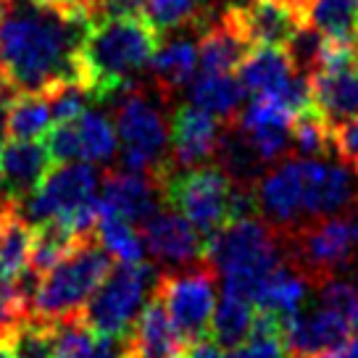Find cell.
Segmentation results:
<instances>
[{
    "label": "cell",
    "mask_w": 358,
    "mask_h": 358,
    "mask_svg": "<svg viewBox=\"0 0 358 358\" xmlns=\"http://www.w3.org/2000/svg\"><path fill=\"white\" fill-rule=\"evenodd\" d=\"M95 16L82 0L37 6L8 0L0 24V79L16 92H48L61 82H85V34Z\"/></svg>",
    "instance_id": "obj_1"
},
{
    "label": "cell",
    "mask_w": 358,
    "mask_h": 358,
    "mask_svg": "<svg viewBox=\"0 0 358 358\" xmlns=\"http://www.w3.org/2000/svg\"><path fill=\"white\" fill-rule=\"evenodd\" d=\"M161 34L140 13H113L95 19L85 34L82 58L95 103H108L156 56Z\"/></svg>",
    "instance_id": "obj_2"
},
{
    "label": "cell",
    "mask_w": 358,
    "mask_h": 358,
    "mask_svg": "<svg viewBox=\"0 0 358 358\" xmlns=\"http://www.w3.org/2000/svg\"><path fill=\"white\" fill-rule=\"evenodd\" d=\"M206 261L222 274L224 292H235L253 303L261 282L285 264L282 232L261 216L227 222L206 237Z\"/></svg>",
    "instance_id": "obj_3"
},
{
    "label": "cell",
    "mask_w": 358,
    "mask_h": 358,
    "mask_svg": "<svg viewBox=\"0 0 358 358\" xmlns=\"http://www.w3.org/2000/svg\"><path fill=\"white\" fill-rule=\"evenodd\" d=\"M108 103H113V127L122 140V169L150 174L161 185L171 171L166 156L169 122L161 111V103H166V98L153 85L134 79Z\"/></svg>",
    "instance_id": "obj_4"
},
{
    "label": "cell",
    "mask_w": 358,
    "mask_h": 358,
    "mask_svg": "<svg viewBox=\"0 0 358 358\" xmlns=\"http://www.w3.org/2000/svg\"><path fill=\"white\" fill-rule=\"evenodd\" d=\"M111 266L113 258L101 245L98 235L82 240L64 261L40 277L32 301V319L43 324H58L61 319L79 316Z\"/></svg>",
    "instance_id": "obj_5"
},
{
    "label": "cell",
    "mask_w": 358,
    "mask_h": 358,
    "mask_svg": "<svg viewBox=\"0 0 358 358\" xmlns=\"http://www.w3.org/2000/svg\"><path fill=\"white\" fill-rule=\"evenodd\" d=\"M285 258L311 280V285L332 280L337 271L358 261V216L335 213L316 222H303L292 229H280Z\"/></svg>",
    "instance_id": "obj_6"
},
{
    "label": "cell",
    "mask_w": 358,
    "mask_h": 358,
    "mask_svg": "<svg viewBox=\"0 0 358 358\" xmlns=\"http://www.w3.org/2000/svg\"><path fill=\"white\" fill-rule=\"evenodd\" d=\"M161 195L169 208L179 211L187 222L211 237L235 211V179L219 164H201L192 169H174L161 182Z\"/></svg>",
    "instance_id": "obj_7"
},
{
    "label": "cell",
    "mask_w": 358,
    "mask_h": 358,
    "mask_svg": "<svg viewBox=\"0 0 358 358\" xmlns=\"http://www.w3.org/2000/svg\"><path fill=\"white\" fill-rule=\"evenodd\" d=\"M158 282L156 266L145 261L140 264H113L106 280L92 292L90 303L85 306V322L98 335L124 337L132 329L134 319L140 316L145 301L153 295Z\"/></svg>",
    "instance_id": "obj_8"
},
{
    "label": "cell",
    "mask_w": 358,
    "mask_h": 358,
    "mask_svg": "<svg viewBox=\"0 0 358 358\" xmlns=\"http://www.w3.org/2000/svg\"><path fill=\"white\" fill-rule=\"evenodd\" d=\"M156 295L164 301L171 324L185 345L211 335L216 308V268L208 261L158 274Z\"/></svg>",
    "instance_id": "obj_9"
},
{
    "label": "cell",
    "mask_w": 358,
    "mask_h": 358,
    "mask_svg": "<svg viewBox=\"0 0 358 358\" xmlns=\"http://www.w3.org/2000/svg\"><path fill=\"white\" fill-rule=\"evenodd\" d=\"M98 185H101V174L95 164H87V161L58 164V166H50L43 182L24 201L16 203V211L32 227L48 219H58L90 201L92 195H98L95 192Z\"/></svg>",
    "instance_id": "obj_10"
},
{
    "label": "cell",
    "mask_w": 358,
    "mask_h": 358,
    "mask_svg": "<svg viewBox=\"0 0 358 358\" xmlns=\"http://www.w3.org/2000/svg\"><path fill=\"white\" fill-rule=\"evenodd\" d=\"M358 329L327 303L303 306L285 322L287 358H329L343 353Z\"/></svg>",
    "instance_id": "obj_11"
},
{
    "label": "cell",
    "mask_w": 358,
    "mask_h": 358,
    "mask_svg": "<svg viewBox=\"0 0 358 358\" xmlns=\"http://www.w3.org/2000/svg\"><path fill=\"white\" fill-rule=\"evenodd\" d=\"M143 227L145 253L166 268H185L206 261V240L185 216L174 208H158Z\"/></svg>",
    "instance_id": "obj_12"
},
{
    "label": "cell",
    "mask_w": 358,
    "mask_h": 358,
    "mask_svg": "<svg viewBox=\"0 0 358 358\" xmlns=\"http://www.w3.org/2000/svg\"><path fill=\"white\" fill-rule=\"evenodd\" d=\"M292 122L295 113L287 111L280 101L253 95V101L237 113L232 124L240 127L264 164H277L292 153Z\"/></svg>",
    "instance_id": "obj_13"
},
{
    "label": "cell",
    "mask_w": 358,
    "mask_h": 358,
    "mask_svg": "<svg viewBox=\"0 0 358 358\" xmlns=\"http://www.w3.org/2000/svg\"><path fill=\"white\" fill-rule=\"evenodd\" d=\"M219 119H213L211 113L201 111L198 106L185 103L171 111L169 122V145H171V171L174 169H192L206 164L208 158L216 156L219 148Z\"/></svg>",
    "instance_id": "obj_14"
},
{
    "label": "cell",
    "mask_w": 358,
    "mask_h": 358,
    "mask_svg": "<svg viewBox=\"0 0 358 358\" xmlns=\"http://www.w3.org/2000/svg\"><path fill=\"white\" fill-rule=\"evenodd\" d=\"M227 11L253 48L258 45L285 48L292 34L306 24V16L287 0H243L229 6Z\"/></svg>",
    "instance_id": "obj_15"
},
{
    "label": "cell",
    "mask_w": 358,
    "mask_h": 358,
    "mask_svg": "<svg viewBox=\"0 0 358 358\" xmlns=\"http://www.w3.org/2000/svg\"><path fill=\"white\" fill-rule=\"evenodd\" d=\"M161 185L150 174L108 169L101 177V201L108 211L119 213L122 219L132 222L134 227L143 224L148 216L158 211L161 201Z\"/></svg>",
    "instance_id": "obj_16"
},
{
    "label": "cell",
    "mask_w": 358,
    "mask_h": 358,
    "mask_svg": "<svg viewBox=\"0 0 358 358\" xmlns=\"http://www.w3.org/2000/svg\"><path fill=\"white\" fill-rule=\"evenodd\" d=\"M127 358H179L185 350V343L179 337L177 327L171 324L164 301L150 295V301L143 306L140 316L134 319L132 329L124 335Z\"/></svg>",
    "instance_id": "obj_17"
},
{
    "label": "cell",
    "mask_w": 358,
    "mask_h": 358,
    "mask_svg": "<svg viewBox=\"0 0 358 358\" xmlns=\"http://www.w3.org/2000/svg\"><path fill=\"white\" fill-rule=\"evenodd\" d=\"M48 148L37 140H11L0 148V195L19 203L50 171Z\"/></svg>",
    "instance_id": "obj_18"
},
{
    "label": "cell",
    "mask_w": 358,
    "mask_h": 358,
    "mask_svg": "<svg viewBox=\"0 0 358 358\" xmlns=\"http://www.w3.org/2000/svg\"><path fill=\"white\" fill-rule=\"evenodd\" d=\"M201 43H198V66L201 71H216V74H235L245 56L253 50L237 22L224 11L216 22H206L201 27Z\"/></svg>",
    "instance_id": "obj_19"
},
{
    "label": "cell",
    "mask_w": 358,
    "mask_h": 358,
    "mask_svg": "<svg viewBox=\"0 0 358 358\" xmlns=\"http://www.w3.org/2000/svg\"><path fill=\"white\" fill-rule=\"evenodd\" d=\"M311 95L316 111L335 129L358 116V61L337 69H319L311 74Z\"/></svg>",
    "instance_id": "obj_20"
},
{
    "label": "cell",
    "mask_w": 358,
    "mask_h": 358,
    "mask_svg": "<svg viewBox=\"0 0 358 358\" xmlns=\"http://www.w3.org/2000/svg\"><path fill=\"white\" fill-rule=\"evenodd\" d=\"M308 287H311V280L301 268L285 261L261 282V287L253 295V306H258V311H268L280 316L282 322H287L308 303Z\"/></svg>",
    "instance_id": "obj_21"
},
{
    "label": "cell",
    "mask_w": 358,
    "mask_h": 358,
    "mask_svg": "<svg viewBox=\"0 0 358 358\" xmlns=\"http://www.w3.org/2000/svg\"><path fill=\"white\" fill-rule=\"evenodd\" d=\"M195 71H198V45L190 37H177L156 50L150 61V74H153L150 85L169 101L174 92L190 85Z\"/></svg>",
    "instance_id": "obj_22"
},
{
    "label": "cell",
    "mask_w": 358,
    "mask_h": 358,
    "mask_svg": "<svg viewBox=\"0 0 358 358\" xmlns=\"http://www.w3.org/2000/svg\"><path fill=\"white\" fill-rule=\"evenodd\" d=\"M243 98H245V90L235 74L201 71L190 82V103L198 106L201 111L211 113L219 122H235Z\"/></svg>",
    "instance_id": "obj_23"
},
{
    "label": "cell",
    "mask_w": 358,
    "mask_h": 358,
    "mask_svg": "<svg viewBox=\"0 0 358 358\" xmlns=\"http://www.w3.org/2000/svg\"><path fill=\"white\" fill-rule=\"evenodd\" d=\"M82 240H87V237H79L64 219H48L43 224H34L32 245H29V268L43 277L58 261H64Z\"/></svg>",
    "instance_id": "obj_24"
},
{
    "label": "cell",
    "mask_w": 358,
    "mask_h": 358,
    "mask_svg": "<svg viewBox=\"0 0 358 358\" xmlns=\"http://www.w3.org/2000/svg\"><path fill=\"white\" fill-rule=\"evenodd\" d=\"M53 113L45 92H16L6 111V134L11 140H40L50 132Z\"/></svg>",
    "instance_id": "obj_25"
},
{
    "label": "cell",
    "mask_w": 358,
    "mask_h": 358,
    "mask_svg": "<svg viewBox=\"0 0 358 358\" xmlns=\"http://www.w3.org/2000/svg\"><path fill=\"white\" fill-rule=\"evenodd\" d=\"M256 322L253 303L235 295V292H224L222 301L216 303L211 319V340L222 348H237L248 337L250 327Z\"/></svg>",
    "instance_id": "obj_26"
},
{
    "label": "cell",
    "mask_w": 358,
    "mask_h": 358,
    "mask_svg": "<svg viewBox=\"0 0 358 358\" xmlns=\"http://www.w3.org/2000/svg\"><path fill=\"white\" fill-rule=\"evenodd\" d=\"M306 24L319 29L327 40L358 43V0H311Z\"/></svg>",
    "instance_id": "obj_27"
},
{
    "label": "cell",
    "mask_w": 358,
    "mask_h": 358,
    "mask_svg": "<svg viewBox=\"0 0 358 358\" xmlns=\"http://www.w3.org/2000/svg\"><path fill=\"white\" fill-rule=\"evenodd\" d=\"M227 358H287L285 322L268 311H258L248 337Z\"/></svg>",
    "instance_id": "obj_28"
},
{
    "label": "cell",
    "mask_w": 358,
    "mask_h": 358,
    "mask_svg": "<svg viewBox=\"0 0 358 358\" xmlns=\"http://www.w3.org/2000/svg\"><path fill=\"white\" fill-rule=\"evenodd\" d=\"M79 137H82V161L87 164H108L116 156L119 134L113 127V119L106 111L87 108L77 119Z\"/></svg>",
    "instance_id": "obj_29"
},
{
    "label": "cell",
    "mask_w": 358,
    "mask_h": 358,
    "mask_svg": "<svg viewBox=\"0 0 358 358\" xmlns=\"http://www.w3.org/2000/svg\"><path fill=\"white\" fill-rule=\"evenodd\" d=\"M98 240L111 253V258L122 261V264H140V261H145L143 235L134 229L132 222L122 219L119 213L108 211L106 206H103V216L101 222H98Z\"/></svg>",
    "instance_id": "obj_30"
},
{
    "label": "cell",
    "mask_w": 358,
    "mask_h": 358,
    "mask_svg": "<svg viewBox=\"0 0 358 358\" xmlns=\"http://www.w3.org/2000/svg\"><path fill=\"white\" fill-rule=\"evenodd\" d=\"M140 16L158 34L174 32L182 27H203L208 22V11H203L198 0H140Z\"/></svg>",
    "instance_id": "obj_31"
},
{
    "label": "cell",
    "mask_w": 358,
    "mask_h": 358,
    "mask_svg": "<svg viewBox=\"0 0 358 358\" xmlns=\"http://www.w3.org/2000/svg\"><path fill=\"white\" fill-rule=\"evenodd\" d=\"M29 245L32 224L24 222L19 211H13L0 237V282H13L29 266Z\"/></svg>",
    "instance_id": "obj_32"
},
{
    "label": "cell",
    "mask_w": 358,
    "mask_h": 358,
    "mask_svg": "<svg viewBox=\"0 0 358 358\" xmlns=\"http://www.w3.org/2000/svg\"><path fill=\"white\" fill-rule=\"evenodd\" d=\"M292 150L301 158H324L329 156L332 148V127L327 119L311 106L308 111L295 116L292 122Z\"/></svg>",
    "instance_id": "obj_33"
},
{
    "label": "cell",
    "mask_w": 358,
    "mask_h": 358,
    "mask_svg": "<svg viewBox=\"0 0 358 358\" xmlns=\"http://www.w3.org/2000/svg\"><path fill=\"white\" fill-rule=\"evenodd\" d=\"M56 337V358H95L98 353V332L85 322V316H69L53 324Z\"/></svg>",
    "instance_id": "obj_34"
},
{
    "label": "cell",
    "mask_w": 358,
    "mask_h": 358,
    "mask_svg": "<svg viewBox=\"0 0 358 358\" xmlns=\"http://www.w3.org/2000/svg\"><path fill=\"white\" fill-rule=\"evenodd\" d=\"M45 98L50 103V113L53 122H77L82 113L90 108V103H95L92 92L85 82H61L56 87H50L45 92Z\"/></svg>",
    "instance_id": "obj_35"
},
{
    "label": "cell",
    "mask_w": 358,
    "mask_h": 358,
    "mask_svg": "<svg viewBox=\"0 0 358 358\" xmlns=\"http://www.w3.org/2000/svg\"><path fill=\"white\" fill-rule=\"evenodd\" d=\"M8 348L16 358H56V337H53V324H43L29 319L22 324L11 337Z\"/></svg>",
    "instance_id": "obj_36"
},
{
    "label": "cell",
    "mask_w": 358,
    "mask_h": 358,
    "mask_svg": "<svg viewBox=\"0 0 358 358\" xmlns=\"http://www.w3.org/2000/svg\"><path fill=\"white\" fill-rule=\"evenodd\" d=\"M45 148L53 164H69L82 158V137L77 122H58L45 134Z\"/></svg>",
    "instance_id": "obj_37"
},
{
    "label": "cell",
    "mask_w": 358,
    "mask_h": 358,
    "mask_svg": "<svg viewBox=\"0 0 358 358\" xmlns=\"http://www.w3.org/2000/svg\"><path fill=\"white\" fill-rule=\"evenodd\" d=\"M332 148L340 156V161L358 174V116L337 124L332 129Z\"/></svg>",
    "instance_id": "obj_38"
},
{
    "label": "cell",
    "mask_w": 358,
    "mask_h": 358,
    "mask_svg": "<svg viewBox=\"0 0 358 358\" xmlns=\"http://www.w3.org/2000/svg\"><path fill=\"white\" fill-rule=\"evenodd\" d=\"M179 358H227L219 343H213L211 335L203 337V340H195L190 345H185L182 356Z\"/></svg>",
    "instance_id": "obj_39"
},
{
    "label": "cell",
    "mask_w": 358,
    "mask_h": 358,
    "mask_svg": "<svg viewBox=\"0 0 358 358\" xmlns=\"http://www.w3.org/2000/svg\"><path fill=\"white\" fill-rule=\"evenodd\" d=\"M13 211H16V203L8 201V198H3V195H0V237H3V229H6V224H8V219L13 216Z\"/></svg>",
    "instance_id": "obj_40"
},
{
    "label": "cell",
    "mask_w": 358,
    "mask_h": 358,
    "mask_svg": "<svg viewBox=\"0 0 358 358\" xmlns=\"http://www.w3.org/2000/svg\"><path fill=\"white\" fill-rule=\"evenodd\" d=\"M343 353H345L343 358H358V332L350 337V343H348V348L343 350Z\"/></svg>",
    "instance_id": "obj_41"
},
{
    "label": "cell",
    "mask_w": 358,
    "mask_h": 358,
    "mask_svg": "<svg viewBox=\"0 0 358 358\" xmlns=\"http://www.w3.org/2000/svg\"><path fill=\"white\" fill-rule=\"evenodd\" d=\"M32 3H37V6H53V8H58V6H66V3H71V0H32Z\"/></svg>",
    "instance_id": "obj_42"
},
{
    "label": "cell",
    "mask_w": 358,
    "mask_h": 358,
    "mask_svg": "<svg viewBox=\"0 0 358 358\" xmlns=\"http://www.w3.org/2000/svg\"><path fill=\"white\" fill-rule=\"evenodd\" d=\"M287 3H292V6H295V8H298V11H301L303 16H306L308 6H311V0H287Z\"/></svg>",
    "instance_id": "obj_43"
},
{
    "label": "cell",
    "mask_w": 358,
    "mask_h": 358,
    "mask_svg": "<svg viewBox=\"0 0 358 358\" xmlns=\"http://www.w3.org/2000/svg\"><path fill=\"white\" fill-rule=\"evenodd\" d=\"M0 358H16L13 356V350L8 348V343H0Z\"/></svg>",
    "instance_id": "obj_44"
},
{
    "label": "cell",
    "mask_w": 358,
    "mask_h": 358,
    "mask_svg": "<svg viewBox=\"0 0 358 358\" xmlns=\"http://www.w3.org/2000/svg\"><path fill=\"white\" fill-rule=\"evenodd\" d=\"M6 6H8V0H0V24H3V16H6Z\"/></svg>",
    "instance_id": "obj_45"
},
{
    "label": "cell",
    "mask_w": 358,
    "mask_h": 358,
    "mask_svg": "<svg viewBox=\"0 0 358 358\" xmlns=\"http://www.w3.org/2000/svg\"><path fill=\"white\" fill-rule=\"evenodd\" d=\"M198 3H201V8H203V11H208V6H211L213 0H198Z\"/></svg>",
    "instance_id": "obj_46"
},
{
    "label": "cell",
    "mask_w": 358,
    "mask_h": 358,
    "mask_svg": "<svg viewBox=\"0 0 358 358\" xmlns=\"http://www.w3.org/2000/svg\"><path fill=\"white\" fill-rule=\"evenodd\" d=\"M329 358H337V356H329Z\"/></svg>",
    "instance_id": "obj_47"
},
{
    "label": "cell",
    "mask_w": 358,
    "mask_h": 358,
    "mask_svg": "<svg viewBox=\"0 0 358 358\" xmlns=\"http://www.w3.org/2000/svg\"><path fill=\"white\" fill-rule=\"evenodd\" d=\"M0 148H3V145H0Z\"/></svg>",
    "instance_id": "obj_48"
}]
</instances>
